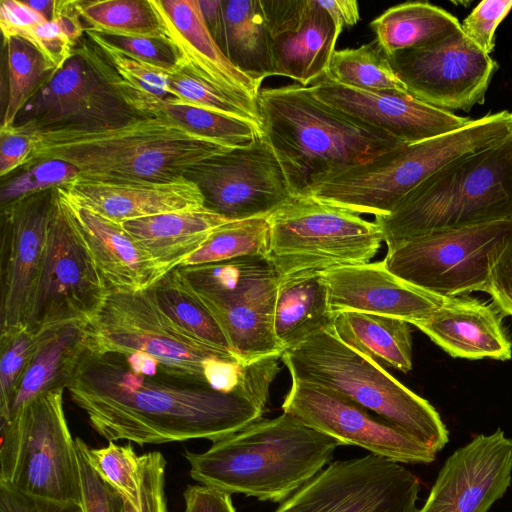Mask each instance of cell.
<instances>
[{"label": "cell", "mask_w": 512, "mask_h": 512, "mask_svg": "<svg viewBox=\"0 0 512 512\" xmlns=\"http://www.w3.org/2000/svg\"><path fill=\"white\" fill-rule=\"evenodd\" d=\"M487 293L500 312L512 316V240L492 269Z\"/></svg>", "instance_id": "cell-53"}, {"label": "cell", "mask_w": 512, "mask_h": 512, "mask_svg": "<svg viewBox=\"0 0 512 512\" xmlns=\"http://www.w3.org/2000/svg\"><path fill=\"white\" fill-rule=\"evenodd\" d=\"M64 201L109 290L141 291L153 286L168 272L121 224Z\"/></svg>", "instance_id": "cell-26"}, {"label": "cell", "mask_w": 512, "mask_h": 512, "mask_svg": "<svg viewBox=\"0 0 512 512\" xmlns=\"http://www.w3.org/2000/svg\"><path fill=\"white\" fill-rule=\"evenodd\" d=\"M0 176L6 178L27 161L33 145V131L23 125L0 127Z\"/></svg>", "instance_id": "cell-51"}, {"label": "cell", "mask_w": 512, "mask_h": 512, "mask_svg": "<svg viewBox=\"0 0 512 512\" xmlns=\"http://www.w3.org/2000/svg\"><path fill=\"white\" fill-rule=\"evenodd\" d=\"M166 460L159 451L141 455V512H169L165 494ZM125 512H137L124 501Z\"/></svg>", "instance_id": "cell-50"}, {"label": "cell", "mask_w": 512, "mask_h": 512, "mask_svg": "<svg viewBox=\"0 0 512 512\" xmlns=\"http://www.w3.org/2000/svg\"><path fill=\"white\" fill-rule=\"evenodd\" d=\"M267 220L268 258L279 279L368 263L383 241L375 221L305 195L293 196Z\"/></svg>", "instance_id": "cell-9"}, {"label": "cell", "mask_w": 512, "mask_h": 512, "mask_svg": "<svg viewBox=\"0 0 512 512\" xmlns=\"http://www.w3.org/2000/svg\"><path fill=\"white\" fill-rule=\"evenodd\" d=\"M143 117L112 85L94 44L83 40L72 57L30 99L15 123L32 131L98 130Z\"/></svg>", "instance_id": "cell-13"}, {"label": "cell", "mask_w": 512, "mask_h": 512, "mask_svg": "<svg viewBox=\"0 0 512 512\" xmlns=\"http://www.w3.org/2000/svg\"><path fill=\"white\" fill-rule=\"evenodd\" d=\"M63 391L39 395L0 424V482L33 497L81 504L78 452Z\"/></svg>", "instance_id": "cell-8"}, {"label": "cell", "mask_w": 512, "mask_h": 512, "mask_svg": "<svg viewBox=\"0 0 512 512\" xmlns=\"http://www.w3.org/2000/svg\"><path fill=\"white\" fill-rule=\"evenodd\" d=\"M75 440L98 475L125 502L141 512V455L136 454L132 445L108 441L106 446L91 448L81 438Z\"/></svg>", "instance_id": "cell-41"}, {"label": "cell", "mask_w": 512, "mask_h": 512, "mask_svg": "<svg viewBox=\"0 0 512 512\" xmlns=\"http://www.w3.org/2000/svg\"><path fill=\"white\" fill-rule=\"evenodd\" d=\"M270 38L274 76L309 86L329 67L336 27L317 0H260Z\"/></svg>", "instance_id": "cell-21"}, {"label": "cell", "mask_w": 512, "mask_h": 512, "mask_svg": "<svg viewBox=\"0 0 512 512\" xmlns=\"http://www.w3.org/2000/svg\"><path fill=\"white\" fill-rule=\"evenodd\" d=\"M180 64L225 94L257 104L261 84L241 72L212 37L198 0H150Z\"/></svg>", "instance_id": "cell-23"}, {"label": "cell", "mask_w": 512, "mask_h": 512, "mask_svg": "<svg viewBox=\"0 0 512 512\" xmlns=\"http://www.w3.org/2000/svg\"><path fill=\"white\" fill-rule=\"evenodd\" d=\"M14 37L22 38L36 48L54 72L62 68L75 49L55 19L24 28Z\"/></svg>", "instance_id": "cell-48"}, {"label": "cell", "mask_w": 512, "mask_h": 512, "mask_svg": "<svg viewBox=\"0 0 512 512\" xmlns=\"http://www.w3.org/2000/svg\"><path fill=\"white\" fill-rule=\"evenodd\" d=\"M339 446L283 412L212 442L204 452L183 455L191 478L202 485L281 503L327 467Z\"/></svg>", "instance_id": "cell-3"}, {"label": "cell", "mask_w": 512, "mask_h": 512, "mask_svg": "<svg viewBox=\"0 0 512 512\" xmlns=\"http://www.w3.org/2000/svg\"><path fill=\"white\" fill-rule=\"evenodd\" d=\"M55 188L1 205L0 334L26 327L43 264Z\"/></svg>", "instance_id": "cell-18"}, {"label": "cell", "mask_w": 512, "mask_h": 512, "mask_svg": "<svg viewBox=\"0 0 512 512\" xmlns=\"http://www.w3.org/2000/svg\"><path fill=\"white\" fill-rule=\"evenodd\" d=\"M270 227L267 217L229 221L217 228L203 246L179 267L196 266L246 256L268 257Z\"/></svg>", "instance_id": "cell-39"}, {"label": "cell", "mask_w": 512, "mask_h": 512, "mask_svg": "<svg viewBox=\"0 0 512 512\" xmlns=\"http://www.w3.org/2000/svg\"><path fill=\"white\" fill-rule=\"evenodd\" d=\"M331 17L338 35L345 27H353L360 20L359 5L355 0H317Z\"/></svg>", "instance_id": "cell-56"}, {"label": "cell", "mask_w": 512, "mask_h": 512, "mask_svg": "<svg viewBox=\"0 0 512 512\" xmlns=\"http://www.w3.org/2000/svg\"><path fill=\"white\" fill-rule=\"evenodd\" d=\"M86 34L105 56L125 87L138 94L164 101L180 100L170 86L167 70L155 68L126 56L93 34Z\"/></svg>", "instance_id": "cell-44"}, {"label": "cell", "mask_w": 512, "mask_h": 512, "mask_svg": "<svg viewBox=\"0 0 512 512\" xmlns=\"http://www.w3.org/2000/svg\"><path fill=\"white\" fill-rule=\"evenodd\" d=\"M282 410L343 446L355 445L393 462L428 464L436 458L437 453L415 437L342 395L314 384L292 380Z\"/></svg>", "instance_id": "cell-17"}, {"label": "cell", "mask_w": 512, "mask_h": 512, "mask_svg": "<svg viewBox=\"0 0 512 512\" xmlns=\"http://www.w3.org/2000/svg\"><path fill=\"white\" fill-rule=\"evenodd\" d=\"M370 26L387 56L428 45L461 30V23L451 13L422 1L392 6Z\"/></svg>", "instance_id": "cell-35"}, {"label": "cell", "mask_w": 512, "mask_h": 512, "mask_svg": "<svg viewBox=\"0 0 512 512\" xmlns=\"http://www.w3.org/2000/svg\"><path fill=\"white\" fill-rule=\"evenodd\" d=\"M85 346L100 353L142 351L156 358L168 373L205 384L203 362L233 354L175 323L159 306L152 286L141 291L109 290L86 323Z\"/></svg>", "instance_id": "cell-10"}, {"label": "cell", "mask_w": 512, "mask_h": 512, "mask_svg": "<svg viewBox=\"0 0 512 512\" xmlns=\"http://www.w3.org/2000/svg\"><path fill=\"white\" fill-rule=\"evenodd\" d=\"M152 288L159 306L175 323L194 337L232 352L218 321L190 288L179 268L168 271Z\"/></svg>", "instance_id": "cell-36"}, {"label": "cell", "mask_w": 512, "mask_h": 512, "mask_svg": "<svg viewBox=\"0 0 512 512\" xmlns=\"http://www.w3.org/2000/svg\"><path fill=\"white\" fill-rule=\"evenodd\" d=\"M124 355L131 369L137 373L152 376L157 374L163 367L156 358L142 351H135Z\"/></svg>", "instance_id": "cell-58"}, {"label": "cell", "mask_w": 512, "mask_h": 512, "mask_svg": "<svg viewBox=\"0 0 512 512\" xmlns=\"http://www.w3.org/2000/svg\"><path fill=\"white\" fill-rule=\"evenodd\" d=\"M234 148L201 137L165 118L143 116L98 130L33 131L26 163L58 159L79 176L103 182H167ZM21 167V168H22Z\"/></svg>", "instance_id": "cell-2"}, {"label": "cell", "mask_w": 512, "mask_h": 512, "mask_svg": "<svg viewBox=\"0 0 512 512\" xmlns=\"http://www.w3.org/2000/svg\"><path fill=\"white\" fill-rule=\"evenodd\" d=\"M495 307L466 296L445 298L414 326L452 357L504 361L511 358L512 346Z\"/></svg>", "instance_id": "cell-25"}, {"label": "cell", "mask_w": 512, "mask_h": 512, "mask_svg": "<svg viewBox=\"0 0 512 512\" xmlns=\"http://www.w3.org/2000/svg\"><path fill=\"white\" fill-rule=\"evenodd\" d=\"M512 133V112L473 119L453 132L407 144L365 163L315 177L299 194L375 217L390 214L413 189L453 160Z\"/></svg>", "instance_id": "cell-6"}, {"label": "cell", "mask_w": 512, "mask_h": 512, "mask_svg": "<svg viewBox=\"0 0 512 512\" xmlns=\"http://www.w3.org/2000/svg\"><path fill=\"white\" fill-rule=\"evenodd\" d=\"M47 21L42 15L28 7L24 1L2 0L0 2V28L7 40L24 28Z\"/></svg>", "instance_id": "cell-55"}, {"label": "cell", "mask_w": 512, "mask_h": 512, "mask_svg": "<svg viewBox=\"0 0 512 512\" xmlns=\"http://www.w3.org/2000/svg\"><path fill=\"white\" fill-rule=\"evenodd\" d=\"M39 341L26 327L0 334V423L8 419L11 403Z\"/></svg>", "instance_id": "cell-43"}, {"label": "cell", "mask_w": 512, "mask_h": 512, "mask_svg": "<svg viewBox=\"0 0 512 512\" xmlns=\"http://www.w3.org/2000/svg\"><path fill=\"white\" fill-rule=\"evenodd\" d=\"M4 45L7 55L8 95L1 126H10L54 70L39 51L24 39L12 37L4 40Z\"/></svg>", "instance_id": "cell-40"}, {"label": "cell", "mask_w": 512, "mask_h": 512, "mask_svg": "<svg viewBox=\"0 0 512 512\" xmlns=\"http://www.w3.org/2000/svg\"><path fill=\"white\" fill-rule=\"evenodd\" d=\"M19 170L13 177L2 179L1 205L33 193L61 187L79 176L74 165L58 159H44Z\"/></svg>", "instance_id": "cell-45"}, {"label": "cell", "mask_w": 512, "mask_h": 512, "mask_svg": "<svg viewBox=\"0 0 512 512\" xmlns=\"http://www.w3.org/2000/svg\"><path fill=\"white\" fill-rule=\"evenodd\" d=\"M512 10V0H484L461 23V30L475 45L490 55L499 24Z\"/></svg>", "instance_id": "cell-47"}, {"label": "cell", "mask_w": 512, "mask_h": 512, "mask_svg": "<svg viewBox=\"0 0 512 512\" xmlns=\"http://www.w3.org/2000/svg\"><path fill=\"white\" fill-rule=\"evenodd\" d=\"M327 288L319 271L280 278L276 288L274 328L284 351L332 326Z\"/></svg>", "instance_id": "cell-29"}, {"label": "cell", "mask_w": 512, "mask_h": 512, "mask_svg": "<svg viewBox=\"0 0 512 512\" xmlns=\"http://www.w3.org/2000/svg\"><path fill=\"white\" fill-rule=\"evenodd\" d=\"M275 296L276 289L233 301L200 300L218 321L232 353L243 361L252 362L281 357L284 353L274 328Z\"/></svg>", "instance_id": "cell-30"}, {"label": "cell", "mask_w": 512, "mask_h": 512, "mask_svg": "<svg viewBox=\"0 0 512 512\" xmlns=\"http://www.w3.org/2000/svg\"><path fill=\"white\" fill-rule=\"evenodd\" d=\"M325 74L359 90L408 93L375 39L357 48L335 50Z\"/></svg>", "instance_id": "cell-38"}, {"label": "cell", "mask_w": 512, "mask_h": 512, "mask_svg": "<svg viewBox=\"0 0 512 512\" xmlns=\"http://www.w3.org/2000/svg\"><path fill=\"white\" fill-rule=\"evenodd\" d=\"M512 240V220L414 238L384 258L386 268L428 293L452 298L488 291L498 258Z\"/></svg>", "instance_id": "cell-11"}, {"label": "cell", "mask_w": 512, "mask_h": 512, "mask_svg": "<svg viewBox=\"0 0 512 512\" xmlns=\"http://www.w3.org/2000/svg\"><path fill=\"white\" fill-rule=\"evenodd\" d=\"M307 87L321 102L389 134L404 145L453 132L473 121L424 103L408 93L359 90L341 85L326 74Z\"/></svg>", "instance_id": "cell-20"}, {"label": "cell", "mask_w": 512, "mask_h": 512, "mask_svg": "<svg viewBox=\"0 0 512 512\" xmlns=\"http://www.w3.org/2000/svg\"><path fill=\"white\" fill-rule=\"evenodd\" d=\"M331 314L356 311L399 318L415 325L427 320L445 298L391 273L384 261L321 271Z\"/></svg>", "instance_id": "cell-22"}, {"label": "cell", "mask_w": 512, "mask_h": 512, "mask_svg": "<svg viewBox=\"0 0 512 512\" xmlns=\"http://www.w3.org/2000/svg\"><path fill=\"white\" fill-rule=\"evenodd\" d=\"M85 30L100 34L166 37L150 0H75Z\"/></svg>", "instance_id": "cell-37"}, {"label": "cell", "mask_w": 512, "mask_h": 512, "mask_svg": "<svg viewBox=\"0 0 512 512\" xmlns=\"http://www.w3.org/2000/svg\"><path fill=\"white\" fill-rule=\"evenodd\" d=\"M112 46L119 52L162 70H173L180 57L166 37H138L113 34H100L85 30Z\"/></svg>", "instance_id": "cell-46"}, {"label": "cell", "mask_w": 512, "mask_h": 512, "mask_svg": "<svg viewBox=\"0 0 512 512\" xmlns=\"http://www.w3.org/2000/svg\"><path fill=\"white\" fill-rule=\"evenodd\" d=\"M24 3L42 15L47 21L54 18L57 0H30L24 1Z\"/></svg>", "instance_id": "cell-59"}, {"label": "cell", "mask_w": 512, "mask_h": 512, "mask_svg": "<svg viewBox=\"0 0 512 512\" xmlns=\"http://www.w3.org/2000/svg\"><path fill=\"white\" fill-rule=\"evenodd\" d=\"M172 90L181 101L213 112L248 121L262 129L257 104L231 97L180 64L166 71Z\"/></svg>", "instance_id": "cell-42"}, {"label": "cell", "mask_w": 512, "mask_h": 512, "mask_svg": "<svg viewBox=\"0 0 512 512\" xmlns=\"http://www.w3.org/2000/svg\"><path fill=\"white\" fill-rule=\"evenodd\" d=\"M0 512H84L81 504L33 497L0 483Z\"/></svg>", "instance_id": "cell-52"}, {"label": "cell", "mask_w": 512, "mask_h": 512, "mask_svg": "<svg viewBox=\"0 0 512 512\" xmlns=\"http://www.w3.org/2000/svg\"><path fill=\"white\" fill-rule=\"evenodd\" d=\"M292 380L314 384L355 402L436 453L449 441L435 408L380 364L343 343L331 326L284 351Z\"/></svg>", "instance_id": "cell-7"}, {"label": "cell", "mask_w": 512, "mask_h": 512, "mask_svg": "<svg viewBox=\"0 0 512 512\" xmlns=\"http://www.w3.org/2000/svg\"><path fill=\"white\" fill-rule=\"evenodd\" d=\"M184 512H236L231 494L202 484L187 485Z\"/></svg>", "instance_id": "cell-54"}, {"label": "cell", "mask_w": 512, "mask_h": 512, "mask_svg": "<svg viewBox=\"0 0 512 512\" xmlns=\"http://www.w3.org/2000/svg\"><path fill=\"white\" fill-rule=\"evenodd\" d=\"M335 335L346 345L378 364L408 372L412 369L410 323L405 320L344 311L333 316Z\"/></svg>", "instance_id": "cell-32"}, {"label": "cell", "mask_w": 512, "mask_h": 512, "mask_svg": "<svg viewBox=\"0 0 512 512\" xmlns=\"http://www.w3.org/2000/svg\"><path fill=\"white\" fill-rule=\"evenodd\" d=\"M512 481V439L501 429L476 436L444 462L417 512H488Z\"/></svg>", "instance_id": "cell-19"}, {"label": "cell", "mask_w": 512, "mask_h": 512, "mask_svg": "<svg viewBox=\"0 0 512 512\" xmlns=\"http://www.w3.org/2000/svg\"><path fill=\"white\" fill-rule=\"evenodd\" d=\"M419 491L410 470L369 454L330 463L274 512H417Z\"/></svg>", "instance_id": "cell-14"}, {"label": "cell", "mask_w": 512, "mask_h": 512, "mask_svg": "<svg viewBox=\"0 0 512 512\" xmlns=\"http://www.w3.org/2000/svg\"><path fill=\"white\" fill-rule=\"evenodd\" d=\"M224 39L221 50L245 75L261 84L274 76L270 38L260 0H221Z\"/></svg>", "instance_id": "cell-34"}, {"label": "cell", "mask_w": 512, "mask_h": 512, "mask_svg": "<svg viewBox=\"0 0 512 512\" xmlns=\"http://www.w3.org/2000/svg\"><path fill=\"white\" fill-rule=\"evenodd\" d=\"M108 291L56 187L46 252L26 328L39 334L69 322L87 323L102 306Z\"/></svg>", "instance_id": "cell-12"}, {"label": "cell", "mask_w": 512, "mask_h": 512, "mask_svg": "<svg viewBox=\"0 0 512 512\" xmlns=\"http://www.w3.org/2000/svg\"><path fill=\"white\" fill-rule=\"evenodd\" d=\"M229 221L202 207L129 220L121 225L152 259L170 271Z\"/></svg>", "instance_id": "cell-27"}, {"label": "cell", "mask_w": 512, "mask_h": 512, "mask_svg": "<svg viewBox=\"0 0 512 512\" xmlns=\"http://www.w3.org/2000/svg\"><path fill=\"white\" fill-rule=\"evenodd\" d=\"M58 190L69 203L117 224L205 207L201 190L187 177L167 182H103L78 176Z\"/></svg>", "instance_id": "cell-24"}, {"label": "cell", "mask_w": 512, "mask_h": 512, "mask_svg": "<svg viewBox=\"0 0 512 512\" xmlns=\"http://www.w3.org/2000/svg\"><path fill=\"white\" fill-rule=\"evenodd\" d=\"M387 57L411 96L446 111L468 112L476 104H484L498 68L462 30Z\"/></svg>", "instance_id": "cell-15"}, {"label": "cell", "mask_w": 512, "mask_h": 512, "mask_svg": "<svg viewBox=\"0 0 512 512\" xmlns=\"http://www.w3.org/2000/svg\"><path fill=\"white\" fill-rule=\"evenodd\" d=\"M76 446L80 472L81 506L84 512H125L122 497L92 468L77 443Z\"/></svg>", "instance_id": "cell-49"}, {"label": "cell", "mask_w": 512, "mask_h": 512, "mask_svg": "<svg viewBox=\"0 0 512 512\" xmlns=\"http://www.w3.org/2000/svg\"><path fill=\"white\" fill-rule=\"evenodd\" d=\"M202 300L233 301L276 289L279 277L265 256H246L196 266L177 267Z\"/></svg>", "instance_id": "cell-31"}, {"label": "cell", "mask_w": 512, "mask_h": 512, "mask_svg": "<svg viewBox=\"0 0 512 512\" xmlns=\"http://www.w3.org/2000/svg\"><path fill=\"white\" fill-rule=\"evenodd\" d=\"M256 101L263 135L294 196L315 177L365 163L404 145L321 102L298 83L261 88Z\"/></svg>", "instance_id": "cell-4"}, {"label": "cell", "mask_w": 512, "mask_h": 512, "mask_svg": "<svg viewBox=\"0 0 512 512\" xmlns=\"http://www.w3.org/2000/svg\"><path fill=\"white\" fill-rule=\"evenodd\" d=\"M186 177L201 190L205 207L230 221L268 217L294 196L264 135L203 161Z\"/></svg>", "instance_id": "cell-16"}, {"label": "cell", "mask_w": 512, "mask_h": 512, "mask_svg": "<svg viewBox=\"0 0 512 512\" xmlns=\"http://www.w3.org/2000/svg\"><path fill=\"white\" fill-rule=\"evenodd\" d=\"M125 102L142 116L170 119L189 131L229 148L252 144L263 135L258 126L238 118L203 109L181 100L164 101L116 85Z\"/></svg>", "instance_id": "cell-33"}, {"label": "cell", "mask_w": 512, "mask_h": 512, "mask_svg": "<svg viewBox=\"0 0 512 512\" xmlns=\"http://www.w3.org/2000/svg\"><path fill=\"white\" fill-rule=\"evenodd\" d=\"M512 220V133L448 163L375 217L387 252L435 232Z\"/></svg>", "instance_id": "cell-5"}, {"label": "cell", "mask_w": 512, "mask_h": 512, "mask_svg": "<svg viewBox=\"0 0 512 512\" xmlns=\"http://www.w3.org/2000/svg\"><path fill=\"white\" fill-rule=\"evenodd\" d=\"M205 23L219 47L224 39V19L221 0H198Z\"/></svg>", "instance_id": "cell-57"}, {"label": "cell", "mask_w": 512, "mask_h": 512, "mask_svg": "<svg viewBox=\"0 0 512 512\" xmlns=\"http://www.w3.org/2000/svg\"><path fill=\"white\" fill-rule=\"evenodd\" d=\"M66 389L108 441L139 446L230 436L262 419L263 409L238 395L168 373H137L116 352L84 348Z\"/></svg>", "instance_id": "cell-1"}, {"label": "cell", "mask_w": 512, "mask_h": 512, "mask_svg": "<svg viewBox=\"0 0 512 512\" xmlns=\"http://www.w3.org/2000/svg\"><path fill=\"white\" fill-rule=\"evenodd\" d=\"M86 323L69 322L39 333L33 358L11 403L8 422L30 401L49 391L64 389L85 348ZM0 423V424H2Z\"/></svg>", "instance_id": "cell-28"}]
</instances>
